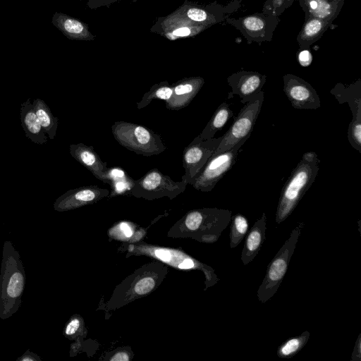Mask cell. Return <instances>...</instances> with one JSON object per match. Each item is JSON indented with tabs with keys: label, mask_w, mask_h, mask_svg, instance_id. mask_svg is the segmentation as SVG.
<instances>
[{
	"label": "cell",
	"mask_w": 361,
	"mask_h": 361,
	"mask_svg": "<svg viewBox=\"0 0 361 361\" xmlns=\"http://www.w3.org/2000/svg\"><path fill=\"white\" fill-rule=\"evenodd\" d=\"M25 273L18 250L10 240L4 243L0 269V318L6 319L19 310Z\"/></svg>",
	"instance_id": "cell-1"
},
{
	"label": "cell",
	"mask_w": 361,
	"mask_h": 361,
	"mask_svg": "<svg viewBox=\"0 0 361 361\" xmlns=\"http://www.w3.org/2000/svg\"><path fill=\"white\" fill-rule=\"evenodd\" d=\"M320 160L314 152H307L293 170L282 188L276 212V223L285 221L311 187L319 169Z\"/></svg>",
	"instance_id": "cell-2"
},
{
	"label": "cell",
	"mask_w": 361,
	"mask_h": 361,
	"mask_svg": "<svg viewBox=\"0 0 361 361\" xmlns=\"http://www.w3.org/2000/svg\"><path fill=\"white\" fill-rule=\"evenodd\" d=\"M111 132L119 145L137 154L150 157L167 149L159 134L140 124L116 121L111 126Z\"/></svg>",
	"instance_id": "cell-3"
},
{
	"label": "cell",
	"mask_w": 361,
	"mask_h": 361,
	"mask_svg": "<svg viewBox=\"0 0 361 361\" xmlns=\"http://www.w3.org/2000/svg\"><path fill=\"white\" fill-rule=\"evenodd\" d=\"M303 227V223L298 224L291 231L289 238L269 264L264 278L257 292L258 300L262 303L266 302L276 293L288 271L291 257Z\"/></svg>",
	"instance_id": "cell-4"
},
{
	"label": "cell",
	"mask_w": 361,
	"mask_h": 361,
	"mask_svg": "<svg viewBox=\"0 0 361 361\" xmlns=\"http://www.w3.org/2000/svg\"><path fill=\"white\" fill-rule=\"evenodd\" d=\"M240 6L241 0H232L226 5L219 4L216 1L207 5H202L185 0L171 13L192 23L210 27L225 21Z\"/></svg>",
	"instance_id": "cell-5"
},
{
	"label": "cell",
	"mask_w": 361,
	"mask_h": 361,
	"mask_svg": "<svg viewBox=\"0 0 361 361\" xmlns=\"http://www.w3.org/2000/svg\"><path fill=\"white\" fill-rule=\"evenodd\" d=\"M264 99V92L260 91L252 99L246 102L239 111L234 121L212 155L225 152L239 141L250 137Z\"/></svg>",
	"instance_id": "cell-6"
},
{
	"label": "cell",
	"mask_w": 361,
	"mask_h": 361,
	"mask_svg": "<svg viewBox=\"0 0 361 361\" xmlns=\"http://www.w3.org/2000/svg\"><path fill=\"white\" fill-rule=\"evenodd\" d=\"M248 138L241 140L225 152L212 155L196 176L192 185L193 188L202 192L211 191L234 165L241 147Z\"/></svg>",
	"instance_id": "cell-7"
},
{
	"label": "cell",
	"mask_w": 361,
	"mask_h": 361,
	"mask_svg": "<svg viewBox=\"0 0 361 361\" xmlns=\"http://www.w3.org/2000/svg\"><path fill=\"white\" fill-rule=\"evenodd\" d=\"M187 185L183 180L174 181L170 176L164 174L157 169H153L139 179L134 180L130 192L134 196L149 200L163 196L172 199L183 192Z\"/></svg>",
	"instance_id": "cell-8"
},
{
	"label": "cell",
	"mask_w": 361,
	"mask_h": 361,
	"mask_svg": "<svg viewBox=\"0 0 361 361\" xmlns=\"http://www.w3.org/2000/svg\"><path fill=\"white\" fill-rule=\"evenodd\" d=\"M226 23L239 30L248 44L272 40L274 32L280 22L279 16L263 12L238 18H227Z\"/></svg>",
	"instance_id": "cell-9"
},
{
	"label": "cell",
	"mask_w": 361,
	"mask_h": 361,
	"mask_svg": "<svg viewBox=\"0 0 361 361\" xmlns=\"http://www.w3.org/2000/svg\"><path fill=\"white\" fill-rule=\"evenodd\" d=\"M221 140L222 136L202 140L197 135L185 147L183 154V166L185 170L181 177L183 180L192 185L196 176L217 149Z\"/></svg>",
	"instance_id": "cell-10"
},
{
	"label": "cell",
	"mask_w": 361,
	"mask_h": 361,
	"mask_svg": "<svg viewBox=\"0 0 361 361\" xmlns=\"http://www.w3.org/2000/svg\"><path fill=\"white\" fill-rule=\"evenodd\" d=\"M283 90L293 107L297 109H317L321 102L317 91L302 78L288 73L283 76Z\"/></svg>",
	"instance_id": "cell-11"
},
{
	"label": "cell",
	"mask_w": 361,
	"mask_h": 361,
	"mask_svg": "<svg viewBox=\"0 0 361 361\" xmlns=\"http://www.w3.org/2000/svg\"><path fill=\"white\" fill-rule=\"evenodd\" d=\"M208 28L206 25L192 23L171 13L166 16L159 17L150 28V32L170 41H175L195 37Z\"/></svg>",
	"instance_id": "cell-12"
},
{
	"label": "cell",
	"mask_w": 361,
	"mask_h": 361,
	"mask_svg": "<svg viewBox=\"0 0 361 361\" xmlns=\"http://www.w3.org/2000/svg\"><path fill=\"white\" fill-rule=\"evenodd\" d=\"M267 76L255 71H240L229 75L227 82L231 88L228 99L237 94L245 104L259 93L266 82Z\"/></svg>",
	"instance_id": "cell-13"
},
{
	"label": "cell",
	"mask_w": 361,
	"mask_h": 361,
	"mask_svg": "<svg viewBox=\"0 0 361 361\" xmlns=\"http://www.w3.org/2000/svg\"><path fill=\"white\" fill-rule=\"evenodd\" d=\"M109 191L97 185H85L68 190L54 203L56 211L63 212L92 203L109 195Z\"/></svg>",
	"instance_id": "cell-14"
},
{
	"label": "cell",
	"mask_w": 361,
	"mask_h": 361,
	"mask_svg": "<svg viewBox=\"0 0 361 361\" xmlns=\"http://www.w3.org/2000/svg\"><path fill=\"white\" fill-rule=\"evenodd\" d=\"M71 155L92 175L102 182L109 184V168L95 152L92 145L83 143L71 144L69 147Z\"/></svg>",
	"instance_id": "cell-15"
},
{
	"label": "cell",
	"mask_w": 361,
	"mask_h": 361,
	"mask_svg": "<svg viewBox=\"0 0 361 361\" xmlns=\"http://www.w3.org/2000/svg\"><path fill=\"white\" fill-rule=\"evenodd\" d=\"M204 84L200 76L184 78L172 84L173 93L166 107L178 111L190 104Z\"/></svg>",
	"instance_id": "cell-16"
},
{
	"label": "cell",
	"mask_w": 361,
	"mask_h": 361,
	"mask_svg": "<svg viewBox=\"0 0 361 361\" xmlns=\"http://www.w3.org/2000/svg\"><path fill=\"white\" fill-rule=\"evenodd\" d=\"M51 23L69 39L80 41L95 39V35L90 32L87 23L67 14L55 12Z\"/></svg>",
	"instance_id": "cell-17"
},
{
	"label": "cell",
	"mask_w": 361,
	"mask_h": 361,
	"mask_svg": "<svg viewBox=\"0 0 361 361\" xmlns=\"http://www.w3.org/2000/svg\"><path fill=\"white\" fill-rule=\"evenodd\" d=\"M267 216L264 212L245 236L241 253V261L244 265L248 264L259 253L266 240Z\"/></svg>",
	"instance_id": "cell-18"
},
{
	"label": "cell",
	"mask_w": 361,
	"mask_h": 361,
	"mask_svg": "<svg viewBox=\"0 0 361 361\" xmlns=\"http://www.w3.org/2000/svg\"><path fill=\"white\" fill-rule=\"evenodd\" d=\"M20 121L25 136L32 142L44 145L47 142L46 133L42 128L36 115L35 107L30 98L20 104Z\"/></svg>",
	"instance_id": "cell-19"
},
{
	"label": "cell",
	"mask_w": 361,
	"mask_h": 361,
	"mask_svg": "<svg viewBox=\"0 0 361 361\" xmlns=\"http://www.w3.org/2000/svg\"><path fill=\"white\" fill-rule=\"evenodd\" d=\"M330 93L334 96L340 104H348L353 118H361L360 79L348 85L338 82L331 90Z\"/></svg>",
	"instance_id": "cell-20"
},
{
	"label": "cell",
	"mask_w": 361,
	"mask_h": 361,
	"mask_svg": "<svg viewBox=\"0 0 361 361\" xmlns=\"http://www.w3.org/2000/svg\"><path fill=\"white\" fill-rule=\"evenodd\" d=\"M333 22L311 16L305 18L304 24L296 39L299 49H310L323 36Z\"/></svg>",
	"instance_id": "cell-21"
},
{
	"label": "cell",
	"mask_w": 361,
	"mask_h": 361,
	"mask_svg": "<svg viewBox=\"0 0 361 361\" xmlns=\"http://www.w3.org/2000/svg\"><path fill=\"white\" fill-rule=\"evenodd\" d=\"M345 0H312L303 9L305 18L311 16L334 21L338 16Z\"/></svg>",
	"instance_id": "cell-22"
},
{
	"label": "cell",
	"mask_w": 361,
	"mask_h": 361,
	"mask_svg": "<svg viewBox=\"0 0 361 361\" xmlns=\"http://www.w3.org/2000/svg\"><path fill=\"white\" fill-rule=\"evenodd\" d=\"M233 116V113L226 102L221 104L215 110L212 118L199 135L202 140L214 137L223 128L227 121Z\"/></svg>",
	"instance_id": "cell-23"
},
{
	"label": "cell",
	"mask_w": 361,
	"mask_h": 361,
	"mask_svg": "<svg viewBox=\"0 0 361 361\" xmlns=\"http://www.w3.org/2000/svg\"><path fill=\"white\" fill-rule=\"evenodd\" d=\"M32 104L42 128L51 140L54 139L59 118L53 115L49 107L42 99H35Z\"/></svg>",
	"instance_id": "cell-24"
},
{
	"label": "cell",
	"mask_w": 361,
	"mask_h": 361,
	"mask_svg": "<svg viewBox=\"0 0 361 361\" xmlns=\"http://www.w3.org/2000/svg\"><path fill=\"white\" fill-rule=\"evenodd\" d=\"M310 336L308 331L291 337L281 343L276 350L279 357L289 359L298 354L306 345Z\"/></svg>",
	"instance_id": "cell-25"
},
{
	"label": "cell",
	"mask_w": 361,
	"mask_h": 361,
	"mask_svg": "<svg viewBox=\"0 0 361 361\" xmlns=\"http://www.w3.org/2000/svg\"><path fill=\"white\" fill-rule=\"evenodd\" d=\"M173 93L172 85L168 81H162L152 85L142 97L140 102H137V108L141 109L150 104L153 99H161L166 102L169 100Z\"/></svg>",
	"instance_id": "cell-26"
},
{
	"label": "cell",
	"mask_w": 361,
	"mask_h": 361,
	"mask_svg": "<svg viewBox=\"0 0 361 361\" xmlns=\"http://www.w3.org/2000/svg\"><path fill=\"white\" fill-rule=\"evenodd\" d=\"M230 231V247L235 248L245 237L248 232L249 223L245 216L236 214L231 216Z\"/></svg>",
	"instance_id": "cell-27"
},
{
	"label": "cell",
	"mask_w": 361,
	"mask_h": 361,
	"mask_svg": "<svg viewBox=\"0 0 361 361\" xmlns=\"http://www.w3.org/2000/svg\"><path fill=\"white\" fill-rule=\"evenodd\" d=\"M109 185L116 193H121L125 190L130 191L134 180L130 178L123 170L117 168L109 169Z\"/></svg>",
	"instance_id": "cell-28"
},
{
	"label": "cell",
	"mask_w": 361,
	"mask_h": 361,
	"mask_svg": "<svg viewBox=\"0 0 361 361\" xmlns=\"http://www.w3.org/2000/svg\"><path fill=\"white\" fill-rule=\"evenodd\" d=\"M348 140L351 146L361 153V118H352L348 128Z\"/></svg>",
	"instance_id": "cell-29"
},
{
	"label": "cell",
	"mask_w": 361,
	"mask_h": 361,
	"mask_svg": "<svg viewBox=\"0 0 361 361\" xmlns=\"http://www.w3.org/2000/svg\"><path fill=\"white\" fill-rule=\"evenodd\" d=\"M295 0H266L262 12L279 16Z\"/></svg>",
	"instance_id": "cell-30"
},
{
	"label": "cell",
	"mask_w": 361,
	"mask_h": 361,
	"mask_svg": "<svg viewBox=\"0 0 361 361\" xmlns=\"http://www.w3.org/2000/svg\"><path fill=\"white\" fill-rule=\"evenodd\" d=\"M202 220V209L194 210L187 214L185 224L189 230L196 231L199 228Z\"/></svg>",
	"instance_id": "cell-31"
},
{
	"label": "cell",
	"mask_w": 361,
	"mask_h": 361,
	"mask_svg": "<svg viewBox=\"0 0 361 361\" xmlns=\"http://www.w3.org/2000/svg\"><path fill=\"white\" fill-rule=\"evenodd\" d=\"M154 284L155 282L152 278H143L136 283L135 286V291L137 294H146L152 290Z\"/></svg>",
	"instance_id": "cell-32"
},
{
	"label": "cell",
	"mask_w": 361,
	"mask_h": 361,
	"mask_svg": "<svg viewBox=\"0 0 361 361\" xmlns=\"http://www.w3.org/2000/svg\"><path fill=\"white\" fill-rule=\"evenodd\" d=\"M80 326V319L77 317L71 318L64 328L63 335L66 337H72L78 331Z\"/></svg>",
	"instance_id": "cell-33"
},
{
	"label": "cell",
	"mask_w": 361,
	"mask_h": 361,
	"mask_svg": "<svg viewBox=\"0 0 361 361\" xmlns=\"http://www.w3.org/2000/svg\"><path fill=\"white\" fill-rule=\"evenodd\" d=\"M297 59L302 66H310L312 61V56L310 49H299L297 53Z\"/></svg>",
	"instance_id": "cell-34"
},
{
	"label": "cell",
	"mask_w": 361,
	"mask_h": 361,
	"mask_svg": "<svg viewBox=\"0 0 361 361\" xmlns=\"http://www.w3.org/2000/svg\"><path fill=\"white\" fill-rule=\"evenodd\" d=\"M120 0H88L87 6L90 9H96L102 6H109Z\"/></svg>",
	"instance_id": "cell-35"
},
{
	"label": "cell",
	"mask_w": 361,
	"mask_h": 361,
	"mask_svg": "<svg viewBox=\"0 0 361 361\" xmlns=\"http://www.w3.org/2000/svg\"><path fill=\"white\" fill-rule=\"evenodd\" d=\"M361 360V334H359L357 341L355 342L352 356L350 358L351 361H360Z\"/></svg>",
	"instance_id": "cell-36"
},
{
	"label": "cell",
	"mask_w": 361,
	"mask_h": 361,
	"mask_svg": "<svg viewBox=\"0 0 361 361\" xmlns=\"http://www.w3.org/2000/svg\"><path fill=\"white\" fill-rule=\"evenodd\" d=\"M16 361H42V358L28 349L21 356L18 357Z\"/></svg>",
	"instance_id": "cell-37"
},
{
	"label": "cell",
	"mask_w": 361,
	"mask_h": 361,
	"mask_svg": "<svg viewBox=\"0 0 361 361\" xmlns=\"http://www.w3.org/2000/svg\"><path fill=\"white\" fill-rule=\"evenodd\" d=\"M156 255L162 260H169L171 255L169 252L164 250H157L155 252Z\"/></svg>",
	"instance_id": "cell-38"
},
{
	"label": "cell",
	"mask_w": 361,
	"mask_h": 361,
	"mask_svg": "<svg viewBox=\"0 0 361 361\" xmlns=\"http://www.w3.org/2000/svg\"><path fill=\"white\" fill-rule=\"evenodd\" d=\"M129 360L126 353H118L111 358L112 361H128Z\"/></svg>",
	"instance_id": "cell-39"
},
{
	"label": "cell",
	"mask_w": 361,
	"mask_h": 361,
	"mask_svg": "<svg viewBox=\"0 0 361 361\" xmlns=\"http://www.w3.org/2000/svg\"><path fill=\"white\" fill-rule=\"evenodd\" d=\"M195 264L194 262L190 259H186L183 262L179 264V268L180 269H190L194 267Z\"/></svg>",
	"instance_id": "cell-40"
},
{
	"label": "cell",
	"mask_w": 361,
	"mask_h": 361,
	"mask_svg": "<svg viewBox=\"0 0 361 361\" xmlns=\"http://www.w3.org/2000/svg\"><path fill=\"white\" fill-rule=\"evenodd\" d=\"M121 228L123 230L126 236L130 237L132 235V231L127 224L122 223L121 224Z\"/></svg>",
	"instance_id": "cell-41"
},
{
	"label": "cell",
	"mask_w": 361,
	"mask_h": 361,
	"mask_svg": "<svg viewBox=\"0 0 361 361\" xmlns=\"http://www.w3.org/2000/svg\"><path fill=\"white\" fill-rule=\"evenodd\" d=\"M298 1L299 2L300 7L303 10L305 8V7L306 6L307 4L312 0H298Z\"/></svg>",
	"instance_id": "cell-42"
}]
</instances>
